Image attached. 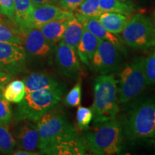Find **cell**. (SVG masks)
<instances>
[{
    "mask_svg": "<svg viewBox=\"0 0 155 155\" xmlns=\"http://www.w3.org/2000/svg\"><path fill=\"white\" fill-rule=\"evenodd\" d=\"M98 19L108 32L114 35L121 33L128 22L126 15L114 12H103Z\"/></svg>",
    "mask_w": 155,
    "mask_h": 155,
    "instance_id": "21",
    "label": "cell"
},
{
    "mask_svg": "<svg viewBox=\"0 0 155 155\" xmlns=\"http://www.w3.org/2000/svg\"><path fill=\"white\" fill-rule=\"evenodd\" d=\"M12 116L11 106L9 102L0 94V124H8Z\"/></svg>",
    "mask_w": 155,
    "mask_h": 155,
    "instance_id": "30",
    "label": "cell"
},
{
    "mask_svg": "<svg viewBox=\"0 0 155 155\" xmlns=\"http://www.w3.org/2000/svg\"><path fill=\"white\" fill-rule=\"evenodd\" d=\"M0 42L22 45V32L0 21Z\"/></svg>",
    "mask_w": 155,
    "mask_h": 155,
    "instance_id": "25",
    "label": "cell"
},
{
    "mask_svg": "<svg viewBox=\"0 0 155 155\" xmlns=\"http://www.w3.org/2000/svg\"><path fill=\"white\" fill-rule=\"evenodd\" d=\"M121 124L111 119L96 123L92 129H87L82 139L85 148L97 155L120 154L123 144Z\"/></svg>",
    "mask_w": 155,
    "mask_h": 155,
    "instance_id": "1",
    "label": "cell"
},
{
    "mask_svg": "<svg viewBox=\"0 0 155 155\" xmlns=\"http://www.w3.org/2000/svg\"><path fill=\"white\" fill-rule=\"evenodd\" d=\"M122 41L129 47L147 50L155 47V28L150 19L138 13L128 20L121 32Z\"/></svg>",
    "mask_w": 155,
    "mask_h": 155,
    "instance_id": "6",
    "label": "cell"
},
{
    "mask_svg": "<svg viewBox=\"0 0 155 155\" xmlns=\"http://www.w3.org/2000/svg\"><path fill=\"white\" fill-rule=\"evenodd\" d=\"M144 73L147 86L155 84V50L144 59Z\"/></svg>",
    "mask_w": 155,
    "mask_h": 155,
    "instance_id": "28",
    "label": "cell"
},
{
    "mask_svg": "<svg viewBox=\"0 0 155 155\" xmlns=\"http://www.w3.org/2000/svg\"><path fill=\"white\" fill-rule=\"evenodd\" d=\"M73 15H74L73 11L63 9L54 4L34 6L29 28H40L51 21Z\"/></svg>",
    "mask_w": 155,
    "mask_h": 155,
    "instance_id": "13",
    "label": "cell"
},
{
    "mask_svg": "<svg viewBox=\"0 0 155 155\" xmlns=\"http://www.w3.org/2000/svg\"><path fill=\"white\" fill-rule=\"evenodd\" d=\"M65 88V86H63L26 93L25 98L17 106L15 118L18 121H38L60 102Z\"/></svg>",
    "mask_w": 155,
    "mask_h": 155,
    "instance_id": "3",
    "label": "cell"
},
{
    "mask_svg": "<svg viewBox=\"0 0 155 155\" xmlns=\"http://www.w3.org/2000/svg\"><path fill=\"white\" fill-rule=\"evenodd\" d=\"M77 124L81 130H87L93 120V112L91 108L79 106L76 114Z\"/></svg>",
    "mask_w": 155,
    "mask_h": 155,
    "instance_id": "27",
    "label": "cell"
},
{
    "mask_svg": "<svg viewBox=\"0 0 155 155\" xmlns=\"http://www.w3.org/2000/svg\"><path fill=\"white\" fill-rule=\"evenodd\" d=\"M64 102L70 107H78L81 102V82H78L65 96Z\"/></svg>",
    "mask_w": 155,
    "mask_h": 155,
    "instance_id": "29",
    "label": "cell"
},
{
    "mask_svg": "<svg viewBox=\"0 0 155 155\" xmlns=\"http://www.w3.org/2000/svg\"><path fill=\"white\" fill-rule=\"evenodd\" d=\"M26 95L25 84L23 81L16 80L9 83L5 86L2 96L7 101L14 104H19L24 99Z\"/></svg>",
    "mask_w": 155,
    "mask_h": 155,
    "instance_id": "22",
    "label": "cell"
},
{
    "mask_svg": "<svg viewBox=\"0 0 155 155\" xmlns=\"http://www.w3.org/2000/svg\"><path fill=\"white\" fill-rule=\"evenodd\" d=\"M15 22L20 31L29 29L34 6L31 0H14Z\"/></svg>",
    "mask_w": 155,
    "mask_h": 155,
    "instance_id": "19",
    "label": "cell"
},
{
    "mask_svg": "<svg viewBox=\"0 0 155 155\" xmlns=\"http://www.w3.org/2000/svg\"><path fill=\"white\" fill-rule=\"evenodd\" d=\"M27 53L20 44L0 42V68L10 75L22 73L26 66Z\"/></svg>",
    "mask_w": 155,
    "mask_h": 155,
    "instance_id": "9",
    "label": "cell"
},
{
    "mask_svg": "<svg viewBox=\"0 0 155 155\" xmlns=\"http://www.w3.org/2000/svg\"><path fill=\"white\" fill-rule=\"evenodd\" d=\"M19 148L30 152L39 150V133L33 121H26L19 127L16 134Z\"/></svg>",
    "mask_w": 155,
    "mask_h": 155,
    "instance_id": "15",
    "label": "cell"
},
{
    "mask_svg": "<svg viewBox=\"0 0 155 155\" xmlns=\"http://www.w3.org/2000/svg\"><path fill=\"white\" fill-rule=\"evenodd\" d=\"M33 6H38L44 5V4H54V5H57L56 4V0H31Z\"/></svg>",
    "mask_w": 155,
    "mask_h": 155,
    "instance_id": "35",
    "label": "cell"
},
{
    "mask_svg": "<svg viewBox=\"0 0 155 155\" xmlns=\"http://www.w3.org/2000/svg\"><path fill=\"white\" fill-rule=\"evenodd\" d=\"M94 103L91 107L94 123L114 119L119 112L118 81L113 74L101 75L94 83Z\"/></svg>",
    "mask_w": 155,
    "mask_h": 155,
    "instance_id": "2",
    "label": "cell"
},
{
    "mask_svg": "<svg viewBox=\"0 0 155 155\" xmlns=\"http://www.w3.org/2000/svg\"><path fill=\"white\" fill-rule=\"evenodd\" d=\"M99 6L103 12L119 13L128 15L133 11L131 6L121 0H99Z\"/></svg>",
    "mask_w": 155,
    "mask_h": 155,
    "instance_id": "24",
    "label": "cell"
},
{
    "mask_svg": "<svg viewBox=\"0 0 155 155\" xmlns=\"http://www.w3.org/2000/svg\"><path fill=\"white\" fill-rule=\"evenodd\" d=\"M154 139H155V135H154Z\"/></svg>",
    "mask_w": 155,
    "mask_h": 155,
    "instance_id": "37",
    "label": "cell"
},
{
    "mask_svg": "<svg viewBox=\"0 0 155 155\" xmlns=\"http://www.w3.org/2000/svg\"><path fill=\"white\" fill-rule=\"evenodd\" d=\"M75 17L78 19L82 24L83 28L85 30L89 31L93 35L97 37L98 39L103 40H106L115 45L121 51L124 52L123 46L121 45V42L116 35L112 34L104 28L101 24L98 17H83L80 15H75Z\"/></svg>",
    "mask_w": 155,
    "mask_h": 155,
    "instance_id": "14",
    "label": "cell"
},
{
    "mask_svg": "<svg viewBox=\"0 0 155 155\" xmlns=\"http://www.w3.org/2000/svg\"><path fill=\"white\" fill-rule=\"evenodd\" d=\"M75 12L76 15L98 18L103 13L100 9L99 0H85Z\"/></svg>",
    "mask_w": 155,
    "mask_h": 155,
    "instance_id": "26",
    "label": "cell"
},
{
    "mask_svg": "<svg viewBox=\"0 0 155 155\" xmlns=\"http://www.w3.org/2000/svg\"><path fill=\"white\" fill-rule=\"evenodd\" d=\"M26 93L41 89L54 88L65 86L55 78L43 73H32L25 78Z\"/></svg>",
    "mask_w": 155,
    "mask_h": 155,
    "instance_id": "16",
    "label": "cell"
},
{
    "mask_svg": "<svg viewBox=\"0 0 155 155\" xmlns=\"http://www.w3.org/2000/svg\"><path fill=\"white\" fill-rule=\"evenodd\" d=\"M16 145L17 141L12 135L8 124H0V153L12 154Z\"/></svg>",
    "mask_w": 155,
    "mask_h": 155,
    "instance_id": "23",
    "label": "cell"
},
{
    "mask_svg": "<svg viewBox=\"0 0 155 155\" xmlns=\"http://www.w3.org/2000/svg\"><path fill=\"white\" fill-rule=\"evenodd\" d=\"M12 78V75L5 72L0 68V91H3L6 83H7Z\"/></svg>",
    "mask_w": 155,
    "mask_h": 155,
    "instance_id": "33",
    "label": "cell"
},
{
    "mask_svg": "<svg viewBox=\"0 0 155 155\" xmlns=\"http://www.w3.org/2000/svg\"><path fill=\"white\" fill-rule=\"evenodd\" d=\"M55 63L58 73L64 76L75 78L81 71L76 51L63 41L56 47Z\"/></svg>",
    "mask_w": 155,
    "mask_h": 155,
    "instance_id": "12",
    "label": "cell"
},
{
    "mask_svg": "<svg viewBox=\"0 0 155 155\" xmlns=\"http://www.w3.org/2000/svg\"><path fill=\"white\" fill-rule=\"evenodd\" d=\"M100 41V39L84 29L82 37L76 48L78 56L82 63L88 65H90Z\"/></svg>",
    "mask_w": 155,
    "mask_h": 155,
    "instance_id": "17",
    "label": "cell"
},
{
    "mask_svg": "<svg viewBox=\"0 0 155 155\" xmlns=\"http://www.w3.org/2000/svg\"><path fill=\"white\" fill-rule=\"evenodd\" d=\"M0 13L15 22L14 0H0Z\"/></svg>",
    "mask_w": 155,
    "mask_h": 155,
    "instance_id": "31",
    "label": "cell"
},
{
    "mask_svg": "<svg viewBox=\"0 0 155 155\" xmlns=\"http://www.w3.org/2000/svg\"><path fill=\"white\" fill-rule=\"evenodd\" d=\"M129 140L152 138L155 135V100L145 98L131 108L123 129Z\"/></svg>",
    "mask_w": 155,
    "mask_h": 155,
    "instance_id": "4",
    "label": "cell"
},
{
    "mask_svg": "<svg viewBox=\"0 0 155 155\" xmlns=\"http://www.w3.org/2000/svg\"><path fill=\"white\" fill-rule=\"evenodd\" d=\"M83 30L84 28L81 22L75 15H73L68 23L61 41L64 42L76 51L77 46L82 37Z\"/></svg>",
    "mask_w": 155,
    "mask_h": 155,
    "instance_id": "20",
    "label": "cell"
},
{
    "mask_svg": "<svg viewBox=\"0 0 155 155\" xmlns=\"http://www.w3.org/2000/svg\"><path fill=\"white\" fill-rule=\"evenodd\" d=\"M85 0H56V4L62 8L75 11Z\"/></svg>",
    "mask_w": 155,
    "mask_h": 155,
    "instance_id": "32",
    "label": "cell"
},
{
    "mask_svg": "<svg viewBox=\"0 0 155 155\" xmlns=\"http://www.w3.org/2000/svg\"><path fill=\"white\" fill-rule=\"evenodd\" d=\"M36 125L39 133L40 152L74 129L65 116L58 111H48L36 121Z\"/></svg>",
    "mask_w": 155,
    "mask_h": 155,
    "instance_id": "7",
    "label": "cell"
},
{
    "mask_svg": "<svg viewBox=\"0 0 155 155\" xmlns=\"http://www.w3.org/2000/svg\"><path fill=\"white\" fill-rule=\"evenodd\" d=\"M21 32L27 55L36 59H48L51 56L55 46L48 42L40 29L29 28Z\"/></svg>",
    "mask_w": 155,
    "mask_h": 155,
    "instance_id": "10",
    "label": "cell"
},
{
    "mask_svg": "<svg viewBox=\"0 0 155 155\" xmlns=\"http://www.w3.org/2000/svg\"><path fill=\"white\" fill-rule=\"evenodd\" d=\"M144 58L137 57L126 65L118 81V101L127 104L138 97L147 86Z\"/></svg>",
    "mask_w": 155,
    "mask_h": 155,
    "instance_id": "5",
    "label": "cell"
},
{
    "mask_svg": "<svg viewBox=\"0 0 155 155\" xmlns=\"http://www.w3.org/2000/svg\"><path fill=\"white\" fill-rule=\"evenodd\" d=\"M12 154L15 155H38L40 154V153H37L35 152H30V151H27L21 149V150L14 151Z\"/></svg>",
    "mask_w": 155,
    "mask_h": 155,
    "instance_id": "34",
    "label": "cell"
},
{
    "mask_svg": "<svg viewBox=\"0 0 155 155\" xmlns=\"http://www.w3.org/2000/svg\"><path fill=\"white\" fill-rule=\"evenodd\" d=\"M120 52L115 45L101 40L89 66L101 75L111 74L121 67L122 58Z\"/></svg>",
    "mask_w": 155,
    "mask_h": 155,
    "instance_id": "8",
    "label": "cell"
},
{
    "mask_svg": "<svg viewBox=\"0 0 155 155\" xmlns=\"http://www.w3.org/2000/svg\"><path fill=\"white\" fill-rule=\"evenodd\" d=\"M154 26L155 28V12H154Z\"/></svg>",
    "mask_w": 155,
    "mask_h": 155,
    "instance_id": "36",
    "label": "cell"
},
{
    "mask_svg": "<svg viewBox=\"0 0 155 155\" xmlns=\"http://www.w3.org/2000/svg\"><path fill=\"white\" fill-rule=\"evenodd\" d=\"M73 15L55 19L39 28L50 44L55 46L61 41L68 23Z\"/></svg>",
    "mask_w": 155,
    "mask_h": 155,
    "instance_id": "18",
    "label": "cell"
},
{
    "mask_svg": "<svg viewBox=\"0 0 155 155\" xmlns=\"http://www.w3.org/2000/svg\"><path fill=\"white\" fill-rule=\"evenodd\" d=\"M40 153V154L53 155L86 154L82 139L78 135L75 129L58 138Z\"/></svg>",
    "mask_w": 155,
    "mask_h": 155,
    "instance_id": "11",
    "label": "cell"
}]
</instances>
